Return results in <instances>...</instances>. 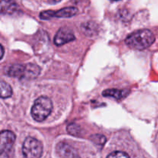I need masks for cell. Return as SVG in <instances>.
<instances>
[{
	"label": "cell",
	"instance_id": "obj_1",
	"mask_svg": "<svg viewBox=\"0 0 158 158\" xmlns=\"http://www.w3.org/2000/svg\"><path fill=\"white\" fill-rule=\"evenodd\" d=\"M155 41V36L149 29H141L130 34L125 43L131 49L143 50L147 49Z\"/></svg>",
	"mask_w": 158,
	"mask_h": 158
},
{
	"label": "cell",
	"instance_id": "obj_2",
	"mask_svg": "<svg viewBox=\"0 0 158 158\" xmlns=\"http://www.w3.org/2000/svg\"><path fill=\"white\" fill-rule=\"evenodd\" d=\"M52 110V103L47 97H40L34 102L31 109V115L37 122L46 120Z\"/></svg>",
	"mask_w": 158,
	"mask_h": 158
},
{
	"label": "cell",
	"instance_id": "obj_3",
	"mask_svg": "<svg viewBox=\"0 0 158 158\" xmlns=\"http://www.w3.org/2000/svg\"><path fill=\"white\" fill-rule=\"evenodd\" d=\"M22 150L24 158H40L43 154V148L40 140L29 137L23 142Z\"/></svg>",
	"mask_w": 158,
	"mask_h": 158
},
{
	"label": "cell",
	"instance_id": "obj_4",
	"mask_svg": "<svg viewBox=\"0 0 158 158\" xmlns=\"http://www.w3.org/2000/svg\"><path fill=\"white\" fill-rule=\"evenodd\" d=\"M15 141V135L13 132L9 131H2L0 135V157L11 158Z\"/></svg>",
	"mask_w": 158,
	"mask_h": 158
},
{
	"label": "cell",
	"instance_id": "obj_5",
	"mask_svg": "<svg viewBox=\"0 0 158 158\" xmlns=\"http://www.w3.org/2000/svg\"><path fill=\"white\" fill-rule=\"evenodd\" d=\"M74 40H75V35L70 30L66 28H62L56 34L54 43L56 46H60L71 41H73Z\"/></svg>",
	"mask_w": 158,
	"mask_h": 158
},
{
	"label": "cell",
	"instance_id": "obj_6",
	"mask_svg": "<svg viewBox=\"0 0 158 158\" xmlns=\"http://www.w3.org/2000/svg\"><path fill=\"white\" fill-rule=\"evenodd\" d=\"M56 152L61 158H80L76 150L64 142H60L57 144Z\"/></svg>",
	"mask_w": 158,
	"mask_h": 158
},
{
	"label": "cell",
	"instance_id": "obj_7",
	"mask_svg": "<svg viewBox=\"0 0 158 158\" xmlns=\"http://www.w3.org/2000/svg\"><path fill=\"white\" fill-rule=\"evenodd\" d=\"M26 65L14 64L8 70V75L19 79H26Z\"/></svg>",
	"mask_w": 158,
	"mask_h": 158
},
{
	"label": "cell",
	"instance_id": "obj_8",
	"mask_svg": "<svg viewBox=\"0 0 158 158\" xmlns=\"http://www.w3.org/2000/svg\"><path fill=\"white\" fill-rule=\"evenodd\" d=\"M77 12H78V9L74 6H71V7L63 8V9L56 11L55 12L54 16L57 17V18H69V17L77 15Z\"/></svg>",
	"mask_w": 158,
	"mask_h": 158
},
{
	"label": "cell",
	"instance_id": "obj_9",
	"mask_svg": "<svg viewBox=\"0 0 158 158\" xmlns=\"http://www.w3.org/2000/svg\"><path fill=\"white\" fill-rule=\"evenodd\" d=\"M128 94H129L128 90H121V89H109L103 91V97H114L116 100H120L122 98H124Z\"/></svg>",
	"mask_w": 158,
	"mask_h": 158
},
{
	"label": "cell",
	"instance_id": "obj_10",
	"mask_svg": "<svg viewBox=\"0 0 158 158\" xmlns=\"http://www.w3.org/2000/svg\"><path fill=\"white\" fill-rule=\"evenodd\" d=\"M18 9V6L14 2L2 1L1 3L2 13L12 14Z\"/></svg>",
	"mask_w": 158,
	"mask_h": 158
},
{
	"label": "cell",
	"instance_id": "obj_11",
	"mask_svg": "<svg viewBox=\"0 0 158 158\" xmlns=\"http://www.w3.org/2000/svg\"><path fill=\"white\" fill-rule=\"evenodd\" d=\"M26 79H34L38 77L40 73V68L35 64H26Z\"/></svg>",
	"mask_w": 158,
	"mask_h": 158
},
{
	"label": "cell",
	"instance_id": "obj_12",
	"mask_svg": "<svg viewBox=\"0 0 158 158\" xmlns=\"http://www.w3.org/2000/svg\"><path fill=\"white\" fill-rule=\"evenodd\" d=\"M0 88H1V97L2 99L10 97L12 95V87L9 83L4 81H1L0 83Z\"/></svg>",
	"mask_w": 158,
	"mask_h": 158
},
{
	"label": "cell",
	"instance_id": "obj_13",
	"mask_svg": "<svg viewBox=\"0 0 158 158\" xmlns=\"http://www.w3.org/2000/svg\"><path fill=\"white\" fill-rule=\"evenodd\" d=\"M67 132L75 137H80L81 134V128L76 123H71L67 126Z\"/></svg>",
	"mask_w": 158,
	"mask_h": 158
},
{
	"label": "cell",
	"instance_id": "obj_14",
	"mask_svg": "<svg viewBox=\"0 0 158 158\" xmlns=\"http://www.w3.org/2000/svg\"><path fill=\"white\" fill-rule=\"evenodd\" d=\"M95 27L96 24L93 23H87L82 26V30L84 32L85 35H92L94 34V31H96Z\"/></svg>",
	"mask_w": 158,
	"mask_h": 158
},
{
	"label": "cell",
	"instance_id": "obj_15",
	"mask_svg": "<svg viewBox=\"0 0 158 158\" xmlns=\"http://www.w3.org/2000/svg\"><path fill=\"white\" fill-rule=\"evenodd\" d=\"M90 140L99 146H103L105 144L106 141V139L105 136L101 135V134H94L90 137Z\"/></svg>",
	"mask_w": 158,
	"mask_h": 158
},
{
	"label": "cell",
	"instance_id": "obj_16",
	"mask_svg": "<svg viewBox=\"0 0 158 158\" xmlns=\"http://www.w3.org/2000/svg\"><path fill=\"white\" fill-rule=\"evenodd\" d=\"M106 158H130L128 154L122 151H114L107 156Z\"/></svg>",
	"mask_w": 158,
	"mask_h": 158
},
{
	"label": "cell",
	"instance_id": "obj_17",
	"mask_svg": "<svg viewBox=\"0 0 158 158\" xmlns=\"http://www.w3.org/2000/svg\"><path fill=\"white\" fill-rule=\"evenodd\" d=\"M55 12L52 10H47V11H43L40 13V17L42 19H50L52 17H55Z\"/></svg>",
	"mask_w": 158,
	"mask_h": 158
},
{
	"label": "cell",
	"instance_id": "obj_18",
	"mask_svg": "<svg viewBox=\"0 0 158 158\" xmlns=\"http://www.w3.org/2000/svg\"><path fill=\"white\" fill-rule=\"evenodd\" d=\"M3 54H4V48L2 46H1V59H2Z\"/></svg>",
	"mask_w": 158,
	"mask_h": 158
}]
</instances>
